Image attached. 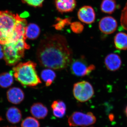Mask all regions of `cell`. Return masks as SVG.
I'll return each instance as SVG.
<instances>
[{
	"label": "cell",
	"instance_id": "28",
	"mask_svg": "<svg viewBox=\"0 0 127 127\" xmlns=\"http://www.w3.org/2000/svg\"></svg>",
	"mask_w": 127,
	"mask_h": 127
},
{
	"label": "cell",
	"instance_id": "17",
	"mask_svg": "<svg viewBox=\"0 0 127 127\" xmlns=\"http://www.w3.org/2000/svg\"><path fill=\"white\" fill-rule=\"evenodd\" d=\"M40 33V30L39 26L34 23H30L27 25L26 31L27 39L35 40L39 37Z\"/></svg>",
	"mask_w": 127,
	"mask_h": 127
},
{
	"label": "cell",
	"instance_id": "2",
	"mask_svg": "<svg viewBox=\"0 0 127 127\" xmlns=\"http://www.w3.org/2000/svg\"><path fill=\"white\" fill-rule=\"evenodd\" d=\"M27 22L18 14L9 11H0V44L4 45L27 39Z\"/></svg>",
	"mask_w": 127,
	"mask_h": 127
},
{
	"label": "cell",
	"instance_id": "6",
	"mask_svg": "<svg viewBox=\"0 0 127 127\" xmlns=\"http://www.w3.org/2000/svg\"><path fill=\"white\" fill-rule=\"evenodd\" d=\"M96 117L91 112L84 113L80 112H75L68 119V125L71 127H87L95 124Z\"/></svg>",
	"mask_w": 127,
	"mask_h": 127
},
{
	"label": "cell",
	"instance_id": "5",
	"mask_svg": "<svg viewBox=\"0 0 127 127\" xmlns=\"http://www.w3.org/2000/svg\"><path fill=\"white\" fill-rule=\"evenodd\" d=\"M73 95L77 100L81 102H86L94 95V90L92 84L86 81L78 82L74 84Z\"/></svg>",
	"mask_w": 127,
	"mask_h": 127
},
{
	"label": "cell",
	"instance_id": "15",
	"mask_svg": "<svg viewBox=\"0 0 127 127\" xmlns=\"http://www.w3.org/2000/svg\"><path fill=\"white\" fill-rule=\"evenodd\" d=\"M53 115L58 118L63 117L65 114L66 104L63 101L57 100L53 101L51 105Z\"/></svg>",
	"mask_w": 127,
	"mask_h": 127
},
{
	"label": "cell",
	"instance_id": "24",
	"mask_svg": "<svg viewBox=\"0 0 127 127\" xmlns=\"http://www.w3.org/2000/svg\"><path fill=\"white\" fill-rule=\"evenodd\" d=\"M71 30L73 32L76 34H79L81 33L84 30V26L79 22H74L71 23Z\"/></svg>",
	"mask_w": 127,
	"mask_h": 127
},
{
	"label": "cell",
	"instance_id": "18",
	"mask_svg": "<svg viewBox=\"0 0 127 127\" xmlns=\"http://www.w3.org/2000/svg\"><path fill=\"white\" fill-rule=\"evenodd\" d=\"M117 4L116 0H102L100 9L102 12L111 14L116 10Z\"/></svg>",
	"mask_w": 127,
	"mask_h": 127
},
{
	"label": "cell",
	"instance_id": "21",
	"mask_svg": "<svg viewBox=\"0 0 127 127\" xmlns=\"http://www.w3.org/2000/svg\"><path fill=\"white\" fill-rule=\"evenodd\" d=\"M71 23V18L62 19L60 18H57L56 20V23L53 25V26L56 30L61 31L66 26L70 25Z\"/></svg>",
	"mask_w": 127,
	"mask_h": 127
},
{
	"label": "cell",
	"instance_id": "27",
	"mask_svg": "<svg viewBox=\"0 0 127 127\" xmlns=\"http://www.w3.org/2000/svg\"><path fill=\"white\" fill-rule=\"evenodd\" d=\"M125 114H126V116H127V106L126 107V108L125 109Z\"/></svg>",
	"mask_w": 127,
	"mask_h": 127
},
{
	"label": "cell",
	"instance_id": "1",
	"mask_svg": "<svg viewBox=\"0 0 127 127\" xmlns=\"http://www.w3.org/2000/svg\"><path fill=\"white\" fill-rule=\"evenodd\" d=\"M36 56L42 66L62 70L71 64L72 53L65 37L55 34L46 36L41 41L37 50Z\"/></svg>",
	"mask_w": 127,
	"mask_h": 127
},
{
	"label": "cell",
	"instance_id": "22",
	"mask_svg": "<svg viewBox=\"0 0 127 127\" xmlns=\"http://www.w3.org/2000/svg\"><path fill=\"white\" fill-rule=\"evenodd\" d=\"M21 127H40L39 121L32 117H28L22 121Z\"/></svg>",
	"mask_w": 127,
	"mask_h": 127
},
{
	"label": "cell",
	"instance_id": "7",
	"mask_svg": "<svg viewBox=\"0 0 127 127\" xmlns=\"http://www.w3.org/2000/svg\"><path fill=\"white\" fill-rule=\"evenodd\" d=\"M70 64L71 72L73 75L78 77L88 75L95 68V66L93 64L88 65L84 57L72 61Z\"/></svg>",
	"mask_w": 127,
	"mask_h": 127
},
{
	"label": "cell",
	"instance_id": "19",
	"mask_svg": "<svg viewBox=\"0 0 127 127\" xmlns=\"http://www.w3.org/2000/svg\"><path fill=\"white\" fill-rule=\"evenodd\" d=\"M41 76L43 81L45 83L46 86L49 87L52 84L56 77V73L52 69L48 68L42 71Z\"/></svg>",
	"mask_w": 127,
	"mask_h": 127
},
{
	"label": "cell",
	"instance_id": "10",
	"mask_svg": "<svg viewBox=\"0 0 127 127\" xmlns=\"http://www.w3.org/2000/svg\"><path fill=\"white\" fill-rule=\"evenodd\" d=\"M120 57L115 53L108 54L104 59V64L108 70L111 71L118 70L122 65Z\"/></svg>",
	"mask_w": 127,
	"mask_h": 127
},
{
	"label": "cell",
	"instance_id": "8",
	"mask_svg": "<svg viewBox=\"0 0 127 127\" xmlns=\"http://www.w3.org/2000/svg\"><path fill=\"white\" fill-rule=\"evenodd\" d=\"M99 30L102 33L106 34H111L117 30V22L116 19L110 16L104 17L99 22Z\"/></svg>",
	"mask_w": 127,
	"mask_h": 127
},
{
	"label": "cell",
	"instance_id": "16",
	"mask_svg": "<svg viewBox=\"0 0 127 127\" xmlns=\"http://www.w3.org/2000/svg\"><path fill=\"white\" fill-rule=\"evenodd\" d=\"M114 44L117 49L119 50H127V34L120 32L116 34L114 37Z\"/></svg>",
	"mask_w": 127,
	"mask_h": 127
},
{
	"label": "cell",
	"instance_id": "20",
	"mask_svg": "<svg viewBox=\"0 0 127 127\" xmlns=\"http://www.w3.org/2000/svg\"><path fill=\"white\" fill-rule=\"evenodd\" d=\"M13 71L3 73L0 74V87L7 88L10 86L14 82Z\"/></svg>",
	"mask_w": 127,
	"mask_h": 127
},
{
	"label": "cell",
	"instance_id": "3",
	"mask_svg": "<svg viewBox=\"0 0 127 127\" xmlns=\"http://www.w3.org/2000/svg\"><path fill=\"white\" fill-rule=\"evenodd\" d=\"M36 66V64L31 61L18 63L13 68L14 77L23 86H36L41 83L37 72Z\"/></svg>",
	"mask_w": 127,
	"mask_h": 127
},
{
	"label": "cell",
	"instance_id": "9",
	"mask_svg": "<svg viewBox=\"0 0 127 127\" xmlns=\"http://www.w3.org/2000/svg\"><path fill=\"white\" fill-rule=\"evenodd\" d=\"M77 16L79 20L87 24L93 23L96 18L94 9L89 6H84L81 7L78 12Z\"/></svg>",
	"mask_w": 127,
	"mask_h": 127
},
{
	"label": "cell",
	"instance_id": "4",
	"mask_svg": "<svg viewBox=\"0 0 127 127\" xmlns=\"http://www.w3.org/2000/svg\"><path fill=\"white\" fill-rule=\"evenodd\" d=\"M26 40L21 39L2 45L3 58L7 65L15 66L24 57L25 50L30 47Z\"/></svg>",
	"mask_w": 127,
	"mask_h": 127
},
{
	"label": "cell",
	"instance_id": "12",
	"mask_svg": "<svg viewBox=\"0 0 127 127\" xmlns=\"http://www.w3.org/2000/svg\"><path fill=\"white\" fill-rule=\"evenodd\" d=\"M58 11L62 14L72 11L76 6V0H55Z\"/></svg>",
	"mask_w": 127,
	"mask_h": 127
},
{
	"label": "cell",
	"instance_id": "13",
	"mask_svg": "<svg viewBox=\"0 0 127 127\" xmlns=\"http://www.w3.org/2000/svg\"><path fill=\"white\" fill-rule=\"evenodd\" d=\"M31 112L32 116L38 119H43L47 116V108L41 103H34L31 108Z\"/></svg>",
	"mask_w": 127,
	"mask_h": 127
},
{
	"label": "cell",
	"instance_id": "26",
	"mask_svg": "<svg viewBox=\"0 0 127 127\" xmlns=\"http://www.w3.org/2000/svg\"><path fill=\"white\" fill-rule=\"evenodd\" d=\"M3 57H4V53H3V48L2 46H1L0 45V59H2Z\"/></svg>",
	"mask_w": 127,
	"mask_h": 127
},
{
	"label": "cell",
	"instance_id": "23",
	"mask_svg": "<svg viewBox=\"0 0 127 127\" xmlns=\"http://www.w3.org/2000/svg\"><path fill=\"white\" fill-rule=\"evenodd\" d=\"M120 22L122 27L127 31V1L122 10Z\"/></svg>",
	"mask_w": 127,
	"mask_h": 127
},
{
	"label": "cell",
	"instance_id": "25",
	"mask_svg": "<svg viewBox=\"0 0 127 127\" xmlns=\"http://www.w3.org/2000/svg\"><path fill=\"white\" fill-rule=\"evenodd\" d=\"M44 0H22L23 3L35 7H42Z\"/></svg>",
	"mask_w": 127,
	"mask_h": 127
},
{
	"label": "cell",
	"instance_id": "14",
	"mask_svg": "<svg viewBox=\"0 0 127 127\" xmlns=\"http://www.w3.org/2000/svg\"><path fill=\"white\" fill-rule=\"evenodd\" d=\"M6 116L8 122L12 124L20 122L22 118L20 110L15 107L9 108L6 112Z\"/></svg>",
	"mask_w": 127,
	"mask_h": 127
},
{
	"label": "cell",
	"instance_id": "29",
	"mask_svg": "<svg viewBox=\"0 0 127 127\" xmlns=\"http://www.w3.org/2000/svg\"></svg>",
	"mask_w": 127,
	"mask_h": 127
},
{
	"label": "cell",
	"instance_id": "11",
	"mask_svg": "<svg viewBox=\"0 0 127 127\" xmlns=\"http://www.w3.org/2000/svg\"><path fill=\"white\" fill-rule=\"evenodd\" d=\"M7 100L12 104H18L23 101L25 94L21 89L12 87L9 89L6 94Z\"/></svg>",
	"mask_w": 127,
	"mask_h": 127
}]
</instances>
